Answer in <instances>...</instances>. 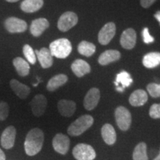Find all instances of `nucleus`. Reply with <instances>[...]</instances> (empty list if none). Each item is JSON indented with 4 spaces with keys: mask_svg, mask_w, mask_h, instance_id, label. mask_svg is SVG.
Returning a JSON list of instances; mask_svg holds the SVG:
<instances>
[{
    "mask_svg": "<svg viewBox=\"0 0 160 160\" xmlns=\"http://www.w3.org/2000/svg\"><path fill=\"white\" fill-rule=\"evenodd\" d=\"M43 143V131L38 128L31 129L26 136L24 143L26 154L30 157L37 155L42 148Z\"/></svg>",
    "mask_w": 160,
    "mask_h": 160,
    "instance_id": "nucleus-1",
    "label": "nucleus"
},
{
    "mask_svg": "<svg viewBox=\"0 0 160 160\" xmlns=\"http://www.w3.org/2000/svg\"><path fill=\"white\" fill-rule=\"evenodd\" d=\"M49 50L53 57L58 59H65L71 54L72 45L68 39L62 38L52 42L50 44Z\"/></svg>",
    "mask_w": 160,
    "mask_h": 160,
    "instance_id": "nucleus-2",
    "label": "nucleus"
},
{
    "mask_svg": "<svg viewBox=\"0 0 160 160\" xmlns=\"http://www.w3.org/2000/svg\"><path fill=\"white\" fill-rule=\"evenodd\" d=\"M93 122L94 120L91 115L81 116L70 125L68 128V133L73 137L80 136L93 125Z\"/></svg>",
    "mask_w": 160,
    "mask_h": 160,
    "instance_id": "nucleus-3",
    "label": "nucleus"
},
{
    "mask_svg": "<svg viewBox=\"0 0 160 160\" xmlns=\"http://www.w3.org/2000/svg\"><path fill=\"white\" fill-rule=\"evenodd\" d=\"M72 153L77 160H93L97 157L93 148L85 143H80L76 145Z\"/></svg>",
    "mask_w": 160,
    "mask_h": 160,
    "instance_id": "nucleus-4",
    "label": "nucleus"
},
{
    "mask_svg": "<svg viewBox=\"0 0 160 160\" xmlns=\"http://www.w3.org/2000/svg\"><path fill=\"white\" fill-rule=\"evenodd\" d=\"M115 119L120 130L123 131L130 128L132 122L131 112L123 106H119L115 111Z\"/></svg>",
    "mask_w": 160,
    "mask_h": 160,
    "instance_id": "nucleus-5",
    "label": "nucleus"
},
{
    "mask_svg": "<svg viewBox=\"0 0 160 160\" xmlns=\"http://www.w3.org/2000/svg\"><path fill=\"white\" fill-rule=\"evenodd\" d=\"M78 22V17L75 13L67 11L62 14L57 22L58 29L62 32H67L74 27Z\"/></svg>",
    "mask_w": 160,
    "mask_h": 160,
    "instance_id": "nucleus-6",
    "label": "nucleus"
},
{
    "mask_svg": "<svg viewBox=\"0 0 160 160\" xmlns=\"http://www.w3.org/2000/svg\"><path fill=\"white\" fill-rule=\"evenodd\" d=\"M5 29L11 33H23L28 29V24L24 20L17 17H9L4 22Z\"/></svg>",
    "mask_w": 160,
    "mask_h": 160,
    "instance_id": "nucleus-7",
    "label": "nucleus"
},
{
    "mask_svg": "<svg viewBox=\"0 0 160 160\" xmlns=\"http://www.w3.org/2000/svg\"><path fill=\"white\" fill-rule=\"evenodd\" d=\"M33 114L37 117H39L45 113L48 105V100L42 94H37L30 102Z\"/></svg>",
    "mask_w": 160,
    "mask_h": 160,
    "instance_id": "nucleus-8",
    "label": "nucleus"
},
{
    "mask_svg": "<svg viewBox=\"0 0 160 160\" xmlns=\"http://www.w3.org/2000/svg\"><path fill=\"white\" fill-rule=\"evenodd\" d=\"M53 149L60 154L65 155L68 151L70 148V139L63 133H57L52 141Z\"/></svg>",
    "mask_w": 160,
    "mask_h": 160,
    "instance_id": "nucleus-9",
    "label": "nucleus"
},
{
    "mask_svg": "<svg viewBox=\"0 0 160 160\" xmlns=\"http://www.w3.org/2000/svg\"><path fill=\"white\" fill-rule=\"evenodd\" d=\"M116 33V25L113 22H108L100 30L99 35H98V40L99 42L102 45H108L111 39L114 37Z\"/></svg>",
    "mask_w": 160,
    "mask_h": 160,
    "instance_id": "nucleus-10",
    "label": "nucleus"
},
{
    "mask_svg": "<svg viewBox=\"0 0 160 160\" xmlns=\"http://www.w3.org/2000/svg\"><path fill=\"white\" fill-rule=\"evenodd\" d=\"M17 130L13 126H8L4 130L1 136V145L5 149H11L15 143Z\"/></svg>",
    "mask_w": 160,
    "mask_h": 160,
    "instance_id": "nucleus-11",
    "label": "nucleus"
},
{
    "mask_svg": "<svg viewBox=\"0 0 160 160\" xmlns=\"http://www.w3.org/2000/svg\"><path fill=\"white\" fill-rule=\"evenodd\" d=\"M100 99V91L97 88L90 89L84 99V107L88 111H92L97 107Z\"/></svg>",
    "mask_w": 160,
    "mask_h": 160,
    "instance_id": "nucleus-12",
    "label": "nucleus"
},
{
    "mask_svg": "<svg viewBox=\"0 0 160 160\" xmlns=\"http://www.w3.org/2000/svg\"><path fill=\"white\" fill-rule=\"evenodd\" d=\"M137 42V33L133 28H128L123 31L120 38L122 47L126 50H131L135 47Z\"/></svg>",
    "mask_w": 160,
    "mask_h": 160,
    "instance_id": "nucleus-13",
    "label": "nucleus"
},
{
    "mask_svg": "<svg viewBox=\"0 0 160 160\" xmlns=\"http://www.w3.org/2000/svg\"><path fill=\"white\" fill-rule=\"evenodd\" d=\"M50 24L45 18H39L32 21L30 26V31L33 37H39L49 28Z\"/></svg>",
    "mask_w": 160,
    "mask_h": 160,
    "instance_id": "nucleus-14",
    "label": "nucleus"
},
{
    "mask_svg": "<svg viewBox=\"0 0 160 160\" xmlns=\"http://www.w3.org/2000/svg\"><path fill=\"white\" fill-rule=\"evenodd\" d=\"M36 54L40 65L44 69H47L53 65V59L51 51L47 48H42L39 51L36 50Z\"/></svg>",
    "mask_w": 160,
    "mask_h": 160,
    "instance_id": "nucleus-15",
    "label": "nucleus"
},
{
    "mask_svg": "<svg viewBox=\"0 0 160 160\" xmlns=\"http://www.w3.org/2000/svg\"><path fill=\"white\" fill-rule=\"evenodd\" d=\"M57 108L62 116L65 117H71L74 114L77 105L73 101L61 99L58 102Z\"/></svg>",
    "mask_w": 160,
    "mask_h": 160,
    "instance_id": "nucleus-16",
    "label": "nucleus"
},
{
    "mask_svg": "<svg viewBox=\"0 0 160 160\" xmlns=\"http://www.w3.org/2000/svg\"><path fill=\"white\" fill-rule=\"evenodd\" d=\"M10 86L15 94L22 99H25L31 93V88L28 85H24L18 80L13 79L10 81Z\"/></svg>",
    "mask_w": 160,
    "mask_h": 160,
    "instance_id": "nucleus-17",
    "label": "nucleus"
},
{
    "mask_svg": "<svg viewBox=\"0 0 160 160\" xmlns=\"http://www.w3.org/2000/svg\"><path fill=\"white\" fill-rule=\"evenodd\" d=\"M71 70L77 77H82L91 72V66L82 59H77L72 63Z\"/></svg>",
    "mask_w": 160,
    "mask_h": 160,
    "instance_id": "nucleus-18",
    "label": "nucleus"
},
{
    "mask_svg": "<svg viewBox=\"0 0 160 160\" xmlns=\"http://www.w3.org/2000/svg\"><path fill=\"white\" fill-rule=\"evenodd\" d=\"M121 57V53L117 50H108L99 56L98 62L101 65H107L111 62L118 61Z\"/></svg>",
    "mask_w": 160,
    "mask_h": 160,
    "instance_id": "nucleus-19",
    "label": "nucleus"
},
{
    "mask_svg": "<svg viewBox=\"0 0 160 160\" xmlns=\"http://www.w3.org/2000/svg\"><path fill=\"white\" fill-rule=\"evenodd\" d=\"M148 99V93L143 90L139 89L131 93L129 97V102L132 106L139 107L145 105L147 102Z\"/></svg>",
    "mask_w": 160,
    "mask_h": 160,
    "instance_id": "nucleus-20",
    "label": "nucleus"
},
{
    "mask_svg": "<svg viewBox=\"0 0 160 160\" xmlns=\"http://www.w3.org/2000/svg\"><path fill=\"white\" fill-rule=\"evenodd\" d=\"M102 137L107 145H112L117 141V133L111 124H105L101 129Z\"/></svg>",
    "mask_w": 160,
    "mask_h": 160,
    "instance_id": "nucleus-21",
    "label": "nucleus"
},
{
    "mask_svg": "<svg viewBox=\"0 0 160 160\" xmlns=\"http://www.w3.org/2000/svg\"><path fill=\"white\" fill-rule=\"evenodd\" d=\"M43 0H24L20 5V8L25 13H34L43 7Z\"/></svg>",
    "mask_w": 160,
    "mask_h": 160,
    "instance_id": "nucleus-22",
    "label": "nucleus"
},
{
    "mask_svg": "<svg viewBox=\"0 0 160 160\" xmlns=\"http://www.w3.org/2000/svg\"><path fill=\"white\" fill-rule=\"evenodd\" d=\"M68 78L65 74L56 75L52 77L48 82L47 90L51 92L55 91L56 90H57L60 87L65 85L68 82Z\"/></svg>",
    "mask_w": 160,
    "mask_h": 160,
    "instance_id": "nucleus-23",
    "label": "nucleus"
},
{
    "mask_svg": "<svg viewBox=\"0 0 160 160\" xmlns=\"http://www.w3.org/2000/svg\"><path fill=\"white\" fill-rule=\"evenodd\" d=\"M142 64L145 68L149 69L154 68L160 65V53L151 52L144 56Z\"/></svg>",
    "mask_w": 160,
    "mask_h": 160,
    "instance_id": "nucleus-24",
    "label": "nucleus"
},
{
    "mask_svg": "<svg viewBox=\"0 0 160 160\" xmlns=\"http://www.w3.org/2000/svg\"><path fill=\"white\" fill-rule=\"evenodd\" d=\"M13 65L20 77H27L30 73V65L21 57H16L13 60Z\"/></svg>",
    "mask_w": 160,
    "mask_h": 160,
    "instance_id": "nucleus-25",
    "label": "nucleus"
},
{
    "mask_svg": "<svg viewBox=\"0 0 160 160\" xmlns=\"http://www.w3.org/2000/svg\"><path fill=\"white\" fill-rule=\"evenodd\" d=\"M77 49L80 54L85 56V57H90L95 53L96 46L89 42L82 41L78 45Z\"/></svg>",
    "mask_w": 160,
    "mask_h": 160,
    "instance_id": "nucleus-26",
    "label": "nucleus"
},
{
    "mask_svg": "<svg viewBox=\"0 0 160 160\" xmlns=\"http://www.w3.org/2000/svg\"><path fill=\"white\" fill-rule=\"evenodd\" d=\"M133 160H148L147 154V145L145 142H140L136 146L133 153Z\"/></svg>",
    "mask_w": 160,
    "mask_h": 160,
    "instance_id": "nucleus-27",
    "label": "nucleus"
},
{
    "mask_svg": "<svg viewBox=\"0 0 160 160\" xmlns=\"http://www.w3.org/2000/svg\"><path fill=\"white\" fill-rule=\"evenodd\" d=\"M114 83L117 86L121 85V87L125 88V87H128L133 83V79L127 71H123L118 73Z\"/></svg>",
    "mask_w": 160,
    "mask_h": 160,
    "instance_id": "nucleus-28",
    "label": "nucleus"
},
{
    "mask_svg": "<svg viewBox=\"0 0 160 160\" xmlns=\"http://www.w3.org/2000/svg\"><path fill=\"white\" fill-rule=\"evenodd\" d=\"M23 54L25 56L26 59L28 60L29 63L31 65H34L37 62V57H36L35 52L33 49L29 45H25L23 46L22 48Z\"/></svg>",
    "mask_w": 160,
    "mask_h": 160,
    "instance_id": "nucleus-29",
    "label": "nucleus"
},
{
    "mask_svg": "<svg viewBox=\"0 0 160 160\" xmlns=\"http://www.w3.org/2000/svg\"><path fill=\"white\" fill-rule=\"evenodd\" d=\"M147 91L153 98L160 97V84L150 83L147 86Z\"/></svg>",
    "mask_w": 160,
    "mask_h": 160,
    "instance_id": "nucleus-30",
    "label": "nucleus"
},
{
    "mask_svg": "<svg viewBox=\"0 0 160 160\" xmlns=\"http://www.w3.org/2000/svg\"><path fill=\"white\" fill-rule=\"evenodd\" d=\"M9 115V105L5 102H0V121H4Z\"/></svg>",
    "mask_w": 160,
    "mask_h": 160,
    "instance_id": "nucleus-31",
    "label": "nucleus"
},
{
    "mask_svg": "<svg viewBox=\"0 0 160 160\" xmlns=\"http://www.w3.org/2000/svg\"><path fill=\"white\" fill-rule=\"evenodd\" d=\"M149 115L152 119H160V104H153L149 110Z\"/></svg>",
    "mask_w": 160,
    "mask_h": 160,
    "instance_id": "nucleus-32",
    "label": "nucleus"
},
{
    "mask_svg": "<svg viewBox=\"0 0 160 160\" xmlns=\"http://www.w3.org/2000/svg\"><path fill=\"white\" fill-rule=\"evenodd\" d=\"M142 38L143 42L145 44H150L154 42V38L150 34L149 30L148 28H145L142 31Z\"/></svg>",
    "mask_w": 160,
    "mask_h": 160,
    "instance_id": "nucleus-33",
    "label": "nucleus"
},
{
    "mask_svg": "<svg viewBox=\"0 0 160 160\" xmlns=\"http://www.w3.org/2000/svg\"><path fill=\"white\" fill-rule=\"evenodd\" d=\"M155 2L156 0H140V4L144 8H148L151 7Z\"/></svg>",
    "mask_w": 160,
    "mask_h": 160,
    "instance_id": "nucleus-34",
    "label": "nucleus"
},
{
    "mask_svg": "<svg viewBox=\"0 0 160 160\" xmlns=\"http://www.w3.org/2000/svg\"><path fill=\"white\" fill-rule=\"evenodd\" d=\"M6 157L5 153L2 151V150L0 148V160H5Z\"/></svg>",
    "mask_w": 160,
    "mask_h": 160,
    "instance_id": "nucleus-35",
    "label": "nucleus"
},
{
    "mask_svg": "<svg viewBox=\"0 0 160 160\" xmlns=\"http://www.w3.org/2000/svg\"><path fill=\"white\" fill-rule=\"evenodd\" d=\"M154 17H155V19H157V21L159 22V25H160V11H157V13H155V14H154Z\"/></svg>",
    "mask_w": 160,
    "mask_h": 160,
    "instance_id": "nucleus-36",
    "label": "nucleus"
},
{
    "mask_svg": "<svg viewBox=\"0 0 160 160\" xmlns=\"http://www.w3.org/2000/svg\"><path fill=\"white\" fill-rule=\"evenodd\" d=\"M117 90L118 91L122 92L124 91V88H123L120 87V86H117Z\"/></svg>",
    "mask_w": 160,
    "mask_h": 160,
    "instance_id": "nucleus-37",
    "label": "nucleus"
},
{
    "mask_svg": "<svg viewBox=\"0 0 160 160\" xmlns=\"http://www.w3.org/2000/svg\"><path fill=\"white\" fill-rule=\"evenodd\" d=\"M5 1L8 2H11V3H13V2H17L19 1V0H5Z\"/></svg>",
    "mask_w": 160,
    "mask_h": 160,
    "instance_id": "nucleus-38",
    "label": "nucleus"
},
{
    "mask_svg": "<svg viewBox=\"0 0 160 160\" xmlns=\"http://www.w3.org/2000/svg\"><path fill=\"white\" fill-rule=\"evenodd\" d=\"M153 160H160V149H159V154H158V156L157 157L154 158V159Z\"/></svg>",
    "mask_w": 160,
    "mask_h": 160,
    "instance_id": "nucleus-39",
    "label": "nucleus"
}]
</instances>
